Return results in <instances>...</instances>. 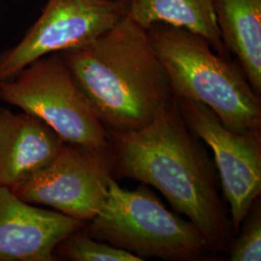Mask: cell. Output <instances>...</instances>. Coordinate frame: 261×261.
I'll list each match as a JSON object with an SVG mask.
<instances>
[{"mask_svg": "<svg viewBox=\"0 0 261 261\" xmlns=\"http://www.w3.org/2000/svg\"><path fill=\"white\" fill-rule=\"evenodd\" d=\"M126 14L144 29L156 23L184 28L204 38L220 56L228 57L215 18L213 0H125Z\"/></svg>", "mask_w": 261, "mask_h": 261, "instance_id": "7c38bea8", "label": "cell"}, {"mask_svg": "<svg viewBox=\"0 0 261 261\" xmlns=\"http://www.w3.org/2000/svg\"><path fill=\"white\" fill-rule=\"evenodd\" d=\"M213 8L224 47L260 94L261 0H213Z\"/></svg>", "mask_w": 261, "mask_h": 261, "instance_id": "8fae6325", "label": "cell"}, {"mask_svg": "<svg viewBox=\"0 0 261 261\" xmlns=\"http://www.w3.org/2000/svg\"><path fill=\"white\" fill-rule=\"evenodd\" d=\"M112 170L111 149L65 142L45 166L11 190L30 204L87 223L103 207Z\"/></svg>", "mask_w": 261, "mask_h": 261, "instance_id": "8992f818", "label": "cell"}, {"mask_svg": "<svg viewBox=\"0 0 261 261\" xmlns=\"http://www.w3.org/2000/svg\"><path fill=\"white\" fill-rule=\"evenodd\" d=\"M146 31L168 73L174 98L205 105L235 133L260 130V94L252 88L241 66L184 28L156 23Z\"/></svg>", "mask_w": 261, "mask_h": 261, "instance_id": "3957f363", "label": "cell"}, {"mask_svg": "<svg viewBox=\"0 0 261 261\" xmlns=\"http://www.w3.org/2000/svg\"><path fill=\"white\" fill-rule=\"evenodd\" d=\"M64 143L37 116L0 107V186H17L54 158Z\"/></svg>", "mask_w": 261, "mask_h": 261, "instance_id": "30bf717a", "label": "cell"}, {"mask_svg": "<svg viewBox=\"0 0 261 261\" xmlns=\"http://www.w3.org/2000/svg\"><path fill=\"white\" fill-rule=\"evenodd\" d=\"M86 222L23 201L0 186V261L56 260L55 250Z\"/></svg>", "mask_w": 261, "mask_h": 261, "instance_id": "9c48e42d", "label": "cell"}, {"mask_svg": "<svg viewBox=\"0 0 261 261\" xmlns=\"http://www.w3.org/2000/svg\"><path fill=\"white\" fill-rule=\"evenodd\" d=\"M84 230L142 260H202L213 251L195 224L168 211L147 187L129 191L113 177L103 207Z\"/></svg>", "mask_w": 261, "mask_h": 261, "instance_id": "277c9868", "label": "cell"}, {"mask_svg": "<svg viewBox=\"0 0 261 261\" xmlns=\"http://www.w3.org/2000/svg\"><path fill=\"white\" fill-rule=\"evenodd\" d=\"M59 54L109 133L140 129L174 98L146 29L127 14L92 42Z\"/></svg>", "mask_w": 261, "mask_h": 261, "instance_id": "7a4b0ae2", "label": "cell"}, {"mask_svg": "<svg viewBox=\"0 0 261 261\" xmlns=\"http://www.w3.org/2000/svg\"><path fill=\"white\" fill-rule=\"evenodd\" d=\"M55 256L71 261H142L125 250L94 239L84 227L59 243L55 250Z\"/></svg>", "mask_w": 261, "mask_h": 261, "instance_id": "4fadbf2b", "label": "cell"}, {"mask_svg": "<svg viewBox=\"0 0 261 261\" xmlns=\"http://www.w3.org/2000/svg\"><path fill=\"white\" fill-rule=\"evenodd\" d=\"M125 0H47L17 45L0 53V83L41 57L83 47L126 15Z\"/></svg>", "mask_w": 261, "mask_h": 261, "instance_id": "52a82bcc", "label": "cell"}, {"mask_svg": "<svg viewBox=\"0 0 261 261\" xmlns=\"http://www.w3.org/2000/svg\"><path fill=\"white\" fill-rule=\"evenodd\" d=\"M0 100L37 116L66 143L111 149L110 133L59 53L41 57L1 82Z\"/></svg>", "mask_w": 261, "mask_h": 261, "instance_id": "5b68a950", "label": "cell"}, {"mask_svg": "<svg viewBox=\"0 0 261 261\" xmlns=\"http://www.w3.org/2000/svg\"><path fill=\"white\" fill-rule=\"evenodd\" d=\"M175 100L188 127L213 151L232 230L238 232L260 196V130L235 133L205 105L183 98Z\"/></svg>", "mask_w": 261, "mask_h": 261, "instance_id": "ba28073f", "label": "cell"}, {"mask_svg": "<svg viewBox=\"0 0 261 261\" xmlns=\"http://www.w3.org/2000/svg\"><path fill=\"white\" fill-rule=\"evenodd\" d=\"M253 211L242 233L232 244L229 258L231 261L261 260L260 209L255 205Z\"/></svg>", "mask_w": 261, "mask_h": 261, "instance_id": "5bb4252c", "label": "cell"}, {"mask_svg": "<svg viewBox=\"0 0 261 261\" xmlns=\"http://www.w3.org/2000/svg\"><path fill=\"white\" fill-rule=\"evenodd\" d=\"M112 172L157 189L196 225L213 251L225 249L232 226L220 196L219 176L175 98L137 130L110 133Z\"/></svg>", "mask_w": 261, "mask_h": 261, "instance_id": "6da1fadb", "label": "cell"}]
</instances>
